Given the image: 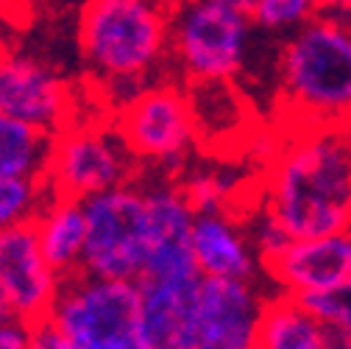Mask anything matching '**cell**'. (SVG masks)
<instances>
[{"instance_id":"6","label":"cell","mask_w":351,"mask_h":349,"mask_svg":"<svg viewBox=\"0 0 351 349\" xmlns=\"http://www.w3.org/2000/svg\"><path fill=\"white\" fill-rule=\"evenodd\" d=\"M254 23L206 0H179L170 17V65L187 87L234 84L251 54Z\"/></svg>"},{"instance_id":"8","label":"cell","mask_w":351,"mask_h":349,"mask_svg":"<svg viewBox=\"0 0 351 349\" xmlns=\"http://www.w3.org/2000/svg\"><path fill=\"white\" fill-rule=\"evenodd\" d=\"M86 240L81 271L109 280H140L148 246V204L143 179L84 199Z\"/></svg>"},{"instance_id":"15","label":"cell","mask_w":351,"mask_h":349,"mask_svg":"<svg viewBox=\"0 0 351 349\" xmlns=\"http://www.w3.org/2000/svg\"><path fill=\"white\" fill-rule=\"evenodd\" d=\"M190 246L201 277L221 280H256L262 260L251 243L248 227L237 210L195 212Z\"/></svg>"},{"instance_id":"27","label":"cell","mask_w":351,"mask_h":349,"mask_svg":"<svg viewBox=\"0 0 351 349\" xmlns=\"http://www.w3.org/2000/svg\"><path fill=\"white\" fill-rule=\"evenodd\" d=\"M3 319H14V311H12V304H9L6 293H3V288H0V322H3Z\"/></svg>"},{"instance_id":"22","label":"cell","mask_w":351,"mask_h":349,"mask_svg":"<svg viewBox=\"0 0 351 349\" xmlns=\"http://www.w3.org/2000/svg\"><path fill=\"white\" fill-rule=\"evenodd\" d=\"M298 299L318 316L324 327L351 335V277L343 280L340 285H332L318 293H306Z\"/></svg>"},{"instance_id":"25","label":"cell","mask_w":351,"mask_h":349,"mask_svg":"<svg viewBox=\"0 0 351 349\" xmlns=\"http://www.w3.org/2000/svg\"><path fill=\"white\" fill-rule=\"evenodd\" d=\"M313 6H315V14H326L351 25V0H313Z\"/></svg>"},{"instance_id":"1","label":"cell","mask_w":351,"mask_h":349,"mask_svg":"<svg viewBox=\"0 0 351 349\" xmlns=\"http://www.w3.org/2000/svg\"><path fill=\"white\" fill-rule=\"evenodd\" d=\"M259 204L290 238L351 229V128L290 126L262 170Z\"/></svg>"},{"instance_id":"9","label":"cell","mask_w":351,"mask_h":349,"mask_svg":"<svg viewBox=\"0 0 351 349\" xmlns=\"http://www.w3.org/2000/svg\"><path fill=\"white\" fill-rule=\"evenodd\" d=\"M0 112L56 135L81 115L70 78L45 56L0 42Z\"/></svg>"},{"instance_id":"5","label":"cell","mask_w":351,"mask_h":349,"mask_svg":"<svg viewBox=\"0 0 351 349\" xmlns=\"http://www.w3.org/2000/svg\"><path fill=\"white\" fill-rule=\"evenodd\" d=\"M114 128L140 170L162 177L179 173L201 143L190 90L176 81L156 78L114 109Z\"/></svg>"},{"instance_id":"23","label":"cell","mask_w":351,"mask_h":349,"mask_svg":"<svg viewBox=\"0 0 351 349\" xmlns=\"http://www.w3.org/2000/svg\"><path fill=\"white\" fill-rule=\"evenodd\" d=\"M31 349H75V346L59 327H53L48 319H42L31 327Z\"/></svg>"},{"instance_id":"17","label":"cell","mask_w":351,"mask_h":349,"mask_svg":"<svg viewBox=\"0 0 351 349\" xmlns=\"http://www.w3.org/2000/svg\"><path fill=\"white\" fill-rule=\"evenodd\" d=\"M256 349H326V327L298 296L279 291L262 304Z\"/></svg>"},{"instance_id":"14","label":"cell","mask_w":351,"mask_h":349,"mask_svg":"<svg viewBox=\"0 0 351 349\" xmlns=\"http://www.w3.org/2000/svg\"><path fill=\"white\" fill-rule=\"evenodd\" d=\"M143 327L151 349H195L201 274L140 277Z\"/></svg>"},{"instance_id":"2","label":"cell","mask_w":351,"mask_h":349,"mask_svg":"<svg viewBox=\"0 0 351 349\" xmlns=\"http://www.w3.org/2000/svg\"><path fill=\"white\" fill-rule=\"evenodd\" d=\"M170 0H84L78 56L112 112L170 65Z\"/></svg>"},{"instance_id":"24","label":"cell","mask_w":351,"mask_h":349,"mask_svg":"<svg viewBox=\"0 0 351 349\" xmlns=\"http://www.w3.org/2000/svg\"><path fill=\"white\" fill-rule=\"evenodd\" d=\"M31 327L23 319H3L0 322V349H31Z\"/></svg>"},{"instance_id":"12","label":"cell","mask_w":351,"mask_h":349,"mask_svg":"<svg viewBox=\"0 0 351 349\" xmlns=\"http://www.w3.org/2000/svg\"><path fill=\"white\" fill-rule=\"evenodd\" d=\"M262 304L251 280L201 277L195 349H256Z\"/></svg>"},{"instance_id":"10","label":"cell","mask_w":351,"mask_h":349,"mask_svg":"<svg viewBox=\"0 0 351 349\" xmlns=\"http://www.w3.org/2000/svg\"><path fill=\"white\" fill-rule=\"evenodd\" d=\"M143 190H145L148 227H151V246H148L143 277L201 274L190 246L195 210L190 207L179 179L154 173L151 179H143Z\"/></svg>"},{"instance_id":"19","label":"cell","mask_w":351,"mask_h":349,"mask_svg":"<svg viewBox=\"0 0 351 349\" xmlns=\"http://www.w3.org/2000/svg\"><path fill=\"white\" fill-rule=\"evenodd\" d=\"M179 185L195 212L237 210L240 193H243V179L226 165L193 168L179 179Z\"/></svg>"},{"instance_id":"26","label":"cell","mask_w":351,"mask_h":349,"mask_svg":"<svg viewBox=\"0 0 351 349\" xmlns=\"http://www.w3.org/2000/svg\"><path fill=\"white\" fill-rule=\"evenodd\" d=\"M206 3H215V6L229 9V12H240V14H251L254 0H206Z\"/></svg>"},{"instance_id":"18","label":"cell","mask_w":351,"mask_h":349,"mask_svg":"<svg viewBox=\"0 0 351 349\" xmlns=\"http://www.w3.org/2000/svg\"><path fill=\"white\" fill-rule=\"evenodd\" d=\"M53 135L0 112V177H45Z\"/></svg>"},{"instance_id":"7","label":"cell","mask_w":351,"mask_h":349,"mask_svg":"<svg viewBox=\"0 0 351 349\" xmlns=\"http://www.w3.org/2000/svg\"><path fill=\"white\" fill-rule=\"evenodd\" d=\"M140 177V165L117 135L114 120L78 115L53 135L45 170L53 196L84 201Z\"/></svg>"},{"instance_id":"4","label":"cell","mask_w":351,"mask_h":349,"mask_svg":"<svg viewBox=\"0 0 351 349\" xmlns=\"http://www.w3.org/2000/svg\"><path fill=\"white\" fill-rule=\"evenodd\" d=\"M75 349H151L137 280L78 271L67 277L48 313Z\"/></svg>"},{"instance_id":"21","label":"cell","mask_w":351,"mask_h":349,"mask_svg":"<svg viewBox=\"0 0 351 349\" xmlns=\"http://www.w3.org/2000/svg\"><path fill=\"white\" fill-rule=\"evenodd\" d=\"M248 17L254 28L268 34H290L315 17V6L313 0H254Z\"/></svg>"},{"instance_id":"16","label":"cell","mask_w":351,"mask_h":349,"mask_svg":"<svg viewBox=\"0 0 351 349\" xmlns=\"http://www.w3.org/2000/svg\"><path fill=\"white\" fill-rule=\"evenodd\" d=\"M34 232L39 249L59 277H73L84 263V240H86V218L84 201L70 196H51L48 204L34 218Z\"/></svg>"},{"instance_id":"20","label":"cell","mask_w":351,"mask_h":349,"mask_svg":"<svg viewBox=\"0 0 351 349\" xmlns=\"http://www.w3.org/2000/svg\"><path fill=\"white\" fill-rule=\"evenodd\" d=\"M51 196L45 177H0V232L34 224Z\"/></svg>"},{"instance_id":"13","label":"cell","mask_w":351,"mask_h":349,"mask_svg":"<svg viewBox=\"0 0 351 349\" xmlns=\"http://www.w3.org/2000/svg\"><path fill=\"white\" fill-rule=\"evenodd\" d=\"M265 277L290 296L318 293L351 277V229L290 238L287 246L262 263Z\"/></svg>"},{"instance_id":"11","label":"cell","mask_w":351,"mask_h":349,"mask_svg":"<svg viewBox=\"0 0 351 349\" xmlns=\"http://www.w3.org/2000/svg\"><path fill=\"white\" fill-rule=\"evenodd\" d=\"M62 282L64 277L39 249L34 224L0 232V288L17 319L28 324L48 319Z\"/></svg>"},{"instance_id":"3","label":"cell","mask_w":351,"mask_h":349,"mask_svg":"<svg viewBox=\"0 0 351 349\" xmlns=\"http://www.w3.org/2000/svg\"><path fill=\"white\" fill-rule=\"evenodd\" d=\"M276 101L293 126L351 128V25L315 14L285 36Z\"/></svg>"}]
</instances>
